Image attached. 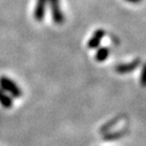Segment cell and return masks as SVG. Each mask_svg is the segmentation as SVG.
<instances>
[{
    "mask_svg": "<svg viewBox=\"0 0 146 146\" xmlns=\"http://www.w3.org/2000/svg\"><path fill=\"white\" fill-rule=\"evenodd\" d=\"M48 0H36V8L34 11V17L36 21H43L46 13V5Z\"/></svg>",
    "mask_w": 146,
    "mask_h": 146,
    "instance_id": "cell-5",
    "label": "cell"
},
{
    "mask_svg": "<svg viewBox=\"0 0 146 146\" xmlns=\"http://www.w3.org/2000/svg\"><path fill=\"white\" fill-rule=\"evenodd\" d=\"M141 65V59L137 58V59L133 60L130 63H125V64H118L115 67V71L119 74H128V73L133 72L136 70L138 67Z\"/></svg>",
    "mask_w": 146,
    "mask_h": 146,
    "instance_id": "cell-3",
    "label": "cell"
},
{
    "mask_svg": "<svg viewBox=\"0 0 146 146\" xmlns=\"http://www.w3.org/2000/svg\"><path fill=\"white\" fill-rule=\"evenodd\" d=\"M50 4L51 12H52V18L56 25H62L65 21V16L61 10L60 6V0H48Z\"/></svg>",
    "mask_w": 146,
    "mask_h": 146,
    "instance_id": "cell-2",
    "label": "cell"
},
{
    "mask_svg": "<svg viewBox=\"0 0 146 146\" xmlns=\"http://www.w3.org/2000/svg\"><path fill=\"white\" fill-rule=\"evenodd\" d=\"M105 36H106V32L104 30H102V29L96 30V32L94 33L92 36H91L90 39L88 40V42H87V47H88L89 49L98 48L100 45V42H102V40L104 39Z\"/></svg>",
    "mask_w": 146,
    "mask_h": 146,
    "instance_id": "cell-4",
    "label": "cell"
},
{
    "mask_svg": "<svg viewBox=\"0 0 146 146\" xmlns=\"http://www.w3.org/2000/svg\"><path fill=\"white\" fill-rule=\"evenodd\" d=\"M110 48L109 47H100V49H98L96 55H94V59L98 62H104L109 58L110 56Z\"/></svg>",
    "mask_w": 146,
    "mask_h": 146,
    "instance_id": "cell-6",
    "label": "cell"
},
{
    "mask_svg": "<svg viewBox=\"0 0 146 146\" xmlns=\"http://www.w3.org/2000/svg\"><path fill=\"white\" fill-rule=\"evenodd\" d=\"M140 84L141 86L146 87V63L142 65L141 73H140Z\"/></svg>",
    "mask_w": 146,
    "mask_h": 146,
    "instance_id": "cell-8",
    "label": "cell"
},
{
    "mask_svg": "<svg viewBox=\"0 0 146 146\" xmlns=\"http://www.w3.org/2000/svg\"><path fill=\"white\" fill-rule=\"evenodd\" d=\"M0 105L4 109H11L13 107V100L8 94H5V91L0 89Z\"/></svg>",
    "mask_w": 146,
    "mask_h": 146,
    "instance_id": "cell-7",
    "label": "cell"
},
{
    "mask_svg": "<svg viewBox=\"0 0 146 146\" xmlns=\"http://www.w3.org/2000/svg\"><path fill=\"white\" fill-rule=\"evenodd\" d=\"M0 88L5 92H8L12 98H19L23 96V90L17 85V83H15L11 78L7 76L0 77Z\"/></svg>",
    "mask_w": 146,
    "mask_h": 146,
    "instance_id": "cell-1",
    "label": "cell"
},
{
    "mask_svg": "<svg viewBox=\"0 0 146 146\" xmlns=\"http://www.w3.org/2000/svg\"><path fill=\"white\" fill-rule=\"evenodd\" d=\"M125 1H127L129 3H133V4H138V3L141 2L142 0H125Z\"/></svg>",
    "mask_w": 146,
    "mask_h": 146,
    "instance_id": "cell-9",
    "label": "cell"
}]
</instances>
